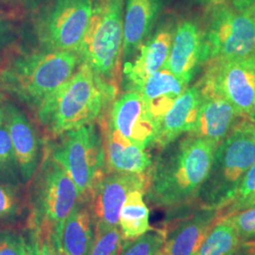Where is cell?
Here are the masks:
<instances>
[{
  "label": "cell",
  "instance_id": "4dcf8cb0",
  "mask_svg": "<svg viewBox=\"0 0 255 255\" xmlns=\"http://www.w3.org/2000/svg\"><path fill=\"white\" fill-rule=\"evenodd\" d=\"M255 192V163L247 171L239 183L236 197L229 204L244 201ZM228 204V205H229Z\"/></svg>",
  "mask_w": 255,
  "mask_h": 255
},
{
  "label": "cell",
  "instance_id": "836d02e7",
  "mask_svg": "<svg viewBox=\"0 0 255 255\" xmlns=\"http://www.w3.org/2000/svg\"><path fill=\"white\" fill-rule=\"evenodd\" d=\"M27 250L25 255H39V241L34 230L26 227Z\"/></svg>",
  "mask_w": 255,
  "mask_h": 255
},
{
  "label": "cell",
  "instance_id": "277c9868",
  "mask_svg": "<svg viewBox=\"0 0 255 255\" xmlns=\"http://www.w3.org/2000/svg\"><path fill=\"white\" fill-rule=\"evenodd\" d=\"M81 199L73 180L49 155L29 188L27 227L52 235L61 246L64 221Z\"/></svg>",
  "mask_w": 255,
  "mask_h": 255
},
{
  "label": "cell",
  "instance_id": "f1b7e54d",
  "mask_svg": "<svg viewBox=\"0 0 255 255\" xmlns=\"http://www.w3.org/2000/svg\"><path fill=\"white\" fill-rule=\"evenodd\" d=\"M219 219H224L235 228L242 243L255 241V206Z\"/></svg>",
  "mask_w": 255,
  "mask_h": 255
},
{
  "label": "cell",
  "instance_id": "7c38bea8",
  "mask_svg": "<svg viewBox=\"0 0 255 255\" xmlns=\"http://www.w3.org/2000/svg\"><path fill=\"white\" fill-rule=\"evenodd\" d=\"M165 230L162 255H195L219 218V211L196 205L182 217H175Z\"/></svg>",
  "mask_w": 255,
  "mask_h": 255
},
{
  "label": "cell",
  "instance_id": "74e56055",
  "mask_svg": "<svg viewBox=\"0 0 255 255\" xmlns=\"http://www.w3.org/2000/svg\"><path fill=\"white\" fill-rule=\"evenodd\" d=\"M8 29H9V25L6 22L0 20V41L6 35V33L8 32Z\"/></svg>",
  "mask_w": 255,
  "mask_h": 255
},
{
  "label": "cell",
  "instance_id": "d4e9b609",
  "mask_svg": "<svg viewBox=\"0 0 255 255\" xmlns=\"http://www.w3.org/2000/svg\"><path fill=\"white\" fill-rule=\"evenodd\" d=\"M242 244L235 228L219 219L195 255H233Z\"/></svg>",
  "mask_w": 255,
  "mask_h": 255
},
{
  "label": "cell",
  "instance_id": "7bdbcfd3",
  "mask_svg": "<svg viewBox=\"0 0 255 255\" xmlns=\"http://www.w3.org/2000/svg\"><path fill=\"white\" fill-rule=\"evenodd\" d=\"M62 255H63V254H62Z\"/></svg>",
  "mask_w": 255,
  "mask_h": 255
},
{
  "label": "cell",
  "instance_id": "8992f818",
  "mask_svg": "<svg viewBox=\"0 0 255 255\" xmlns=\"http://www.w3.org/2000/svg\"><path fill=\"white\" fill-rule=\"evenodd\" d=\"M61 135L50 156L70 176L82 198L88 199L96 183L106 174L102 135L94 123Z\"/></svg>",
  "mask_w": 255,
  "mask_h": 255
},
{
  "label": "cell",
  "instance_id": "ffe728a7",
  "mask_svg": "<svg viewBox=\"0 0 255 255\" xmlns=\"http://www.w3.org/2000/svg\"><path fill=\"white\" fill-rule=\"evenodd\" d=\"M106 167L111 172L146 173L152 159L146 149L130 143L108 123L103 138Z\"/></svg>",
  "mask_w": 255,
  "mask_h": 255
},
{
  "label": "cell",
  "instance_id": "f35d334b",
  "mask_svg": "<svg viewBox=\"0 0 255 255\" xmlns=\"http://www.w3.org/2000/svg\"><path fill=\"white\" fill-rule=\"evenodd\" d=\"M248 252H249V243H243L241 248L235 255H248Z\"/></svg>",
  "mask_w": 255,
  "mask_h": 255
},
{
  "label": "cell",
  "instance_id": "d590c367",
  "mask_svg": "<svg viewBox=\"0 0 255 255\" xmlns=\"http://www.w3.org/2000/svg\"><path fill=\"white\" fill-rule=\"evenodd\" d=\"M236 128H238L245 132L249 136L251 137L255 142V123L252 122L251 120H246L238 124Z\"/></svg>",
  "mask_w": 255,
  "mask_h": 255
},
{
  "label": "cell",
  "instance_id": "cb8c5ba5",
  "mask_svg": "<svg viewBox=\"0 0 255 255\" xmlns=\"http://www.w3.org/2000/svg\"><path fill=\"white\" fill-rule=\"evenodd\" d=\"M28 201L19 186L0 180V228H26Z\"/></svg>",
  "mask_w": 255,
  "mask_h": 255
},
{
  "label": "cell",
  "instance_id": "ee69618b",
  "mask_svg": "<svg viewBox=\"0 0 255 255\" xmlns=\"http://www.w3.org/2000/svg\"></svg>",
  "mask_w": 255,
  "mask_h": 255
},
{
  "label": "cell",
  "instance_id": "4316f807",
  "mask_svg": "<svg viewBox=\"0 0 255 255\" xmlns=\"http://www.w3.org/2000/svg\"><path fill=\"white\" fill-rule=\"evenodd\" d=\"M0 180L16 186L22 182L11 140L5 123L0 125Z\"/></svg>",
  "mask_w": 255,
  "mask_h": 255
},
{
  "label": "cell",
  "instance_id": "7a4b0ae2",
  "mask_svg": "<svg viewBox=\"0 0 255 255\" xmlns=\"http://www.w3.org/2000/svg\"><path fill=\"white\" fill-rule=\"evenodd\" d=\"M113 85L82 62L72 77L38 108L40 121L57 135L93 124L116 96Z\"/></svg>",
  "mask_w": 255,
  "mask_h": 255
},
{
  "label": "cell",
  "instance_id": "9c48e42d",
  "mask_svg": "<svg viewBox=\"0 0 255 255\" xmlns=\"http://www.w3.org/2000/svg\"><path fill=\"white\" fill-rule=\"evenodd\" d=\"M96 0H53L39 19L38 35L50 50L80 54Z\"/></svg>",
  "mask_w": 255,
  "mask_h": 255
},
{
  "label": "cell",
  "instance_id": "44dd1931",
  "mask_svg": "<svg viewBox=\"0 0 255 255\" xmlns=\"http://www.w3.org/2000/svg\"><path fill=\"white\" fill-rule=\"evenodd\" d=\"M188 84L165 67L152 74L144 82L138 93L158 127L175 101L187 89Z\"/></svg>",
  "mask_w": 255,
  "mask_h": 255
},
{
  "label": "cell",
  "instance_id": "ac0fdd59",
  "mask_svg": "<svg viewBox=\"0 0 255 255\" xmlns=\"http://www.w3.org/2000/svg\"><path fill=\"white\" fill-rule=\"evenodd\" d=\"M167 0H125L123 21L124 58H129L153 29Z\"/></svg>",
  "mask_w": 255,
  "mask_h": 255
},
{
  "label": "cell",
  "instance_id": "1f68e13d",
  "mask_svg": "<svg viewBox=\"0 0 255 255\" xmlns=\"http://www.w3.org/2000/svg\"><path fill=\"white\" fill-rule=\"evenodd\" d=\"M37 237L39 241V255H62L61 246L52 235L42 233L37 234Z\"/></svg>",
  "mask_w": 255,
  "mask_h": 255
},
{
  "label": "cell",
  "instance_id": "2e32d148",
  "mask_svg": "<svg viewBox=\"0 0 255 255\" xmlns=\"http://www.w3.org/2000/svg\"><path fill=\"white\" fill-rule=\"evenodd\" d=\"M174 30L171 24L160 27L147 42L141 45L135 60L124 64L123 73L128 90L139 91L148 77L164 67L172 44Z\"/></svg>",
  "mask_w": 255,
  "mask_h": 255
},
{
  "label": "cell",
  "instance_id": "5bb4252c",
  "mask_svg": "<svg viewBox=\"0 0 255 255\" xmlns=\"http://www.w3.org/2000/svg\"><path fill=\"white\" fill-rule=\"evenodd\" d=\"M199 86L201 104L190 134L219 145L233 130L234 123L239 116L233 105L216 91L209 81L203 78Z\"/></svg>",
  "mask_w": 255,
  "mask_h": 255
},
{
  "label": "cell",
  "instance_id": "484cf974",
  "mask_svg": "<svg viewBox=\"0 0 255 255\" xmlns=\"http://www.w3.org/2000/svg\"><path fill=\"white\" fill-rule=\"evenodd\" d=\"M165 230L150 229L134 239L124 240L119 255H162Z\"/></svg>",
  "mask_w": 255,
  "mask_h": 255
},
{
  "label": "cell",
  "instance_id": "e0dca14e",
  "mask_svg": "<svg viewBox=\"0 0 255 255\" xmlns=\"http://www.w3.org/2000/svg\"><path fill=\"white\" fill-rule=\"evenodd\" d=\"M202 63V32L193 20H183L174 30L169 55L164 65L170 72L189 83Z\"/></svg>",
  "mask_w": 255,
  "mask_h": 255
},
{
  "label": "cell",
  "instance_id": "d6a6232c",
  "mask_svg": "<svg viewBox=\"0 0 255 255\" xmlns=\"http://www.w3.org/2000/svg\"><path fill=\"white\" fill-rule=\"evenodd\" d=\"M254 206H255V192L254 194H252L251 196H249L244 201L237 202V203L229 204L227 206H225L224 208L219 210V218L226 217V216L232 215L234 213H237L238 211L251 208V207H254Z\"/></svg>",
  "mask_w": 255,
  "mask_h": 255
},
{
  "label": "cell",
  "instance_id": "9a60e30c",
  "mask_svg": "<svg viewBox=\"0 0 255 255\" xmlns=\"http://www.w3.org/2000/svg\"><path fill=\"white\" fill-rule=\"evenodd\" d=\"M4 123L15 155L22 183L30 182L40 160V144L36 132L26 116L12 104L5 107Z\"/></svg>",
  "mask_w": 255,
  "mask_h": 255
},
{
  "label": "cell",
  "instance_id": "6da1fadb",
  "mask_svg": "<svg viewBox=\"0 0 255 255\" xmlns=\"http://www.w3.org/2000/svg\"><path fill=\"white\" fill-rule=\"evenodd\" d=\"M219 145L190 134L165 146L147 176L145 198L157 208L182 209L196 203Z\"/></svg>",
  "mask_w": 255,
  "mask_h": 255
},
{
  "label": "cell",
  "instance_id": "b9f144b4",
  "mask_svg": "<svg viewBox=\"0 0 255 255\" xmlns=\"http://www.w3.org/2000/svg\"><path fill=\"white\" fill-rule=\"evenodd\" d=\"M4 118H5V108H3L0 104V125L4 123Z\"/></svg>",
  "mask_w": 255,
  "mask_h": 255
},
{
  "label": "cell",
  "instance_id": "30bf717a",
  "mask_svg": "<svg viewBox=\"0 0 255 255\" xmlns=\"http://www.w3.org/2000/svg\"><path fill=\"white\" fill-rule=\"evenodd\" d=\"M208 64L204 79L233 105L238 116L248 117L255 99V54Z\"/></svg>",
  "mask_w": 255,
  "mask_h": 255
},
{
  "label": "cell",
  "instance_id": "e575fe53",
  "mask_svg": "<svg viewBox=\"0 0 255 255\" xmlns=\"http://www.w3.org/2000/svg\"><path fill=\"white\" fill-rule=\"evenodd\" d=\"M232 7L240 12H255V0H230Z\"/></svg>",
  "mask_w": 255,
  "mask_h": 255
},
{
  "label": "cell",
  "instance_id": "8d00e7d4",
  "mask_svg": "<svg viewBox=\"0 0 255 255\" xmlns=\"http://www.w3.org/2000/svg\"><path fill=\"white\" fill-rule=\"evenodd\" d=\"M195 2L200 4L202 7L211 9L225 4L227 0H195Z\"/></svg>",
  "mask_w": 255,
  "mask_h": 255
},
{
  "label": "cell",
  "instance_id": "5b68a950",
  "mask_svg": "<svg viewBox=\"0 0 255 255\" xmlns=\"http://www.w3.org/2000/svg\"><path fill=\"white\" fill-rule=\"evenodd\" d=\"M255 163V141L234 128L218 146L195 205L219 211L227 206L235 199L242 178Z\"/></svg>",
  "mask_w": 255,
  "mask_h": 255
},
{
  "label": "cell",
  "instance_id": "3957f363",
  "mask_svg": "<svg viewBox=\"0 0 255 255\" xmlns=\"http://www.w3.org/2000/svg\"><path fill=\"white\" fill-rule=\"evenodd\" d=\"M79 62V55L67 51L25 55L2 73L0 82L38 109L72 77Z\"/></svg>",
  "mask_w": 255,
  "mask_h": 255
},
{
  "label": "cell",
  "instance_id": "8fae6325",
  "mask_svg": "<svg viewBox=\"0 0 255 255\" xmlns=\"http://www.w3.org/2000/svg\"><path fill=\"white\" fill-rule=\"evenodd\" d=\"M146 173L105 174L88 197L96 226L119 227L120 211L129 192L146 188Z\"/></svg>",
  "mask_w": 255,
  "mask_h": 255
},
{
  "label": "cell",
  "instance_id": "ab89813d",
  "mask_svg": "<svg viewBox=\"0 0 255 255\" xmlns=\"http://www.w3.org/2000/svg\"><path fill=\"white\" fill-rule=\"evenodd\" d=\"M249 119H250L249 120H251L252 122L255 123V99L254 103H253V106H252V110L249 114Z\"/></svg>",
  "mask_w": 255,
  "mask_h": 255
},
{
  "label": "cell",
  "instance_id": "d6986e66",
  "mask_svg": "<svg viewBox=\"0 0 255 255\" xmlns=\"http://www.w3.org/2000/svg\"><path fill=\"white\" fill-rule=\"evenodd\" d=\"M201 100L199 84L183 92L161 120L154 145L164 148L183 133H190L197 120Z\"/></svg>",
  "mask_w": 255,
  "mask_h": 255
},
{
  "label": "cell",
  "instance_id": "f546056e",
  "mask_svg": "<svg viewBox=\"0 0 255 255\" xmlns=\"http://www.w3.org/2000/svg\"><path fill=\"white\" fill-rule=\"evenodd\" d=\"M26 228H0V255H25Z\"/></svg>",
  "mask_w": 255,
  "mask_h": 255
},
{
  "label": "cell",
  "instance_id": "52a82bcc",
  "mask_svg": "<svg viewBox=\"0 0 255 255\" xmlns=\"http://www.w3.org/2000/svg\"><path fill=\"white\" fill-rule=\"evenodd\" d=\"M125 0H96L79 56L101 78L115 73L123 45Z\"/></svg>",
  "mask_w": 255,
  "mask_h": 255
},
{
  "label": "cell",
  "instance_id": "60d3db41",
  "mask_svg": "<svg viewBox=\"0 0 255 255\" xmlns=\"http://www.w3.org/2000/svg\"><path fill=\"white\" fill-rule=\"evenodd\" d=\"M248 255H255V241L249 243Z\"/></svg>",
  "mask_w": 255,
  "mask_h": 255
},
{
  "label": "cell",
  "instance_id": "83f0119b",
  "mask_svg": "<svg viewBox=\"0 0 255 255\" xmlns=\"http://www.w3.org/2000/svg\"><path fill=\"white\" fill-rule=\"evenodd\" d=\"M123 243L120 227L96 226V237L89 255H119Z\"/></svg>",
  "mask_w": 255,
  "mask_h": 255
},
{
  "label": "cell",
  "instance_id": "603a6c76",
  "mask_svg": "<svg viewBox=\"0 0 255 255\" xmlns=\"http://www.w3.org/2000/svg\"><path fill=\"white\" fill-rule=\"evenodd\" d=\"M146 188L128 193L119 217V227L124 240L134 239L150 230L149 209L145 201Z\"/></svg>",
  "mask_w": 255,
  "mask_h": 255
},
{
  "label": "cell",
  "instance_id": "4fadbf2b",
  "mask_svg": "<svg viewBox=\"0 0 255 255\" xmlns=\"http://www.w3.org/2000/svg\"><path fill=\"white\" fill-rule=\"evenodd\" d=\"M110 123L122 136L140 148L146 149L154 145L158 125L138 92L128 90L116 101Z\"/></svg>",
  "mask_w": 255,
  "mask_h": 255
},
{
  "label": "cell",
  "instance_id": "ba28073f",
  "mask_svg": "<svg viewBox=\"0 0 255 255\" xmlns=\"http://www.w3.org/2000/svg\"><path fill=\"white\" fill-rule=\"evenodd\" d=\"M210 10L209 23L202 34V62L255 54V12H240L226 3Z\"/></svg>",
  "mask_w": 255,
  "mask_h": 255
},
{
  "label": "cell",
  "instance_id": "7402d4cb",
  "mask_svg": "<svg viewBox=\"0 0 255 255\" xmlns=\"http://www.w3.org/2000/svg\"><path fill=\"white\" fill-rule=\"evenodd\" d=\"M96 237V222L88 199L82 198L65 219L61 237L64 255H89Z\"/></svg>",
  "mask_w": 255,
  "mask_h": 255
}]
</instances>
